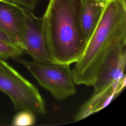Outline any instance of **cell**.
<instances>
[{
    "instance_id": "6da1fadb",
    "label": "cell",
    "mask_w": 126,
    "mask_h": 126,
    "mask_svg": "<svg viewBox=\"0 0 126 126\" xmlns=\"http://www.w3.org/2000/svg\"><path fill=\"white\" fill-rule=\"evenodd\" d=\"M126 45V0H106L100 18L72 69L76 85L92 86L101 65Z\"/></svg>"
},
{
    "instance_id": "7a4b0ae2",
    "label": "cell",
    "mask_w": 126,
    "mask_h": 126,
    "mask_svg": "<svg viewBox=\"0 0 126 126\" xmlns=\"http://www.w3.org/2000/svg\"><path fill=\"white\" fill-rule=\"evenodd\" d=\"M81 0H49L42 17L48 52L53 62L71 64L87 42L81 23Z\"/></svg>"
},
{
    "instance_id": "3957f363",
    "label": "cell",
    "mask_w": 126,
    "mask_h": 126,
    "mask_svg": "<svg viewBox=\"0 0 126 126\" xmlns=\"http://www.w3.org/2000/svg\"><path fill=\"white\" fill-rule=\"evenodd\" d=\"M0 91L8 96L16 110H28L35 114L46 112L44 101L38 89L0 58Z\"/></svg>"
},
{
    "instance_id": "277c9868",
    "label": "cell",
    "mask_w": 126,
    "mask_h": 126,
    "mask_svg": "<svg viewBox=\"0 0 126 126\" xmlns=\"http://www.w3.org/2000/svg\"><path fill=\"white\" fill-rule=\"evenodd\" d=\"M16 60L23 64L38 83L58 100L67 98L76 92L70 65L53 62L43 63L19 58Z\"/></svg>"
},
{
    "instance_id": "5b68a950",
    "label": "cell",
    "mask_w": 126,
    "mask_h": 126,
    "mask_svg": "<svg viewBox=\"0 0 126 126\" xmlns=\"http://www.w3.org/2000/svg\"><path fill=\"white\" fill-rule=\"evenodd\" d=\"M25 13V25L20 39L21 48L32 61L43 63L53 62L47 48L42 18L26 9Z\"/></svg>"
},
{
    "instance_id": "8992f818",
    "label": "cell",
    "mask_w": 126,
    "mask_h": 126,
    "mask_svg": "<svg viewBox=\"0 0 126 126\" xmlns=\"http://www.w3.org/2000/svg\"><path fill=\"white\" fill-rule=\"evenodd\" d=\"M126 46L116 48L104 61L99 69L93 85L94 93H96L115 81L126 76Z\"/></svg>"
},
{
    "instance_id": "52a82bcc",
    "label": "cell",
    "mask_w": 126,
    "mask_h": 126,
    "mask_svg": "<svg viewBox=\"0 0 126 126\" xmlns=\"http://www.w3.org/2000/svg\"><path fill=\"white\" fill-rule=\"evenodd\" d=\"M126 85V77L125 76L105 88L96 93H93L91 97L76 114L74 117L75 121H80L103 109L122 92Z\"/></svg>"
},
{
    "instance_id": "ba28073f",
    "label": "cell",
    "mask_w": 126,
    "mask_h": 126,
    "mask_svg": "<svg viewBox=\"0 0 126 126\" xmlns=\"http://www.w3.org/2000/svg\"><path fill=\"white\" fill-rule=\"evenodd\" d=\"M25 22L23 7L10 0H0V29L19 43Z\"/></svg>"
},
{
    "instance_id": "9c48e42d",
    "label": "cell",
    "mask_w": 126,
    "mask_h": 126,
    "mask_svg": "<svg viewBox=\"0 0 126 126\" xmlns=\"http://www.w3.org/2000/svg\"><path fill=\"white\" fill-rule=\"evenodd\" d=\"M81 0V23L87 41L100 18L106 0Z\"/></svg>"
},
{
    "instance_id": "30bf717a",
    "label": "cell",
    "mask_w": 126,
    "mask_h": 126,
    "mask_svg": "<svg viewBox=\"0 0 126 126\" xmlns=\"http://www.w3.org/2000/svg\"><path fill=\"white\" fill-rule=\"evenodd\" d=\"M23 50L18 45L0 39V58L15 59L23 54Z\"/></svg>"
},
{
    "instance_id": "8fae6325",
    "label": "cell",
    "mask_w": 126,
    "mask_h": 126,
    "mask_svg": "<svg viewBox=\"0 0 126 126\" xmlns=\"http://www.w3.org/2000/svg\"><path fill=\"white\" fill-rule=\"evenodd\" d=\"M35 113L28 110H20L14 116L11 122L13 126H32L36 123Z\"/></svg>"
},
{
    "instance_id": "7c38bea8",
    "label": "cell",
    "mask_w": 126,
    "mask_h": 126,
    "mask_svg": "<svg viewBox=\"0 0 126 126\" xmlns=\"http://www.w3.org/2000/svg\"><path fill=\"white\" fill-rule=\"evenodd\" d=\"M24 8L33 12L38 0H10Z\"/></svg>"
},
{
    "instance_id": "4fadbf2b",
    "label": "cell",
    "mask_w": 126,
    "mask_h": 126,
    "mask_svg": "<svg viewBox=\"0 0 126 126\" xmlns=\"http://www.w3.org/2000/svg\"><path fill=\"white\" fill-rule=\"evenodd\" d=\"M0 39H3V40H6L7 41H9L10 42L13 43L15 44H16V45L19 46L21 47L20 43L18 40H17L15 38L12 37L11 36L9 35V34L6 33L5 32H4L3 31H2L0 29Z\"/></svg>"
}]
</instances>
